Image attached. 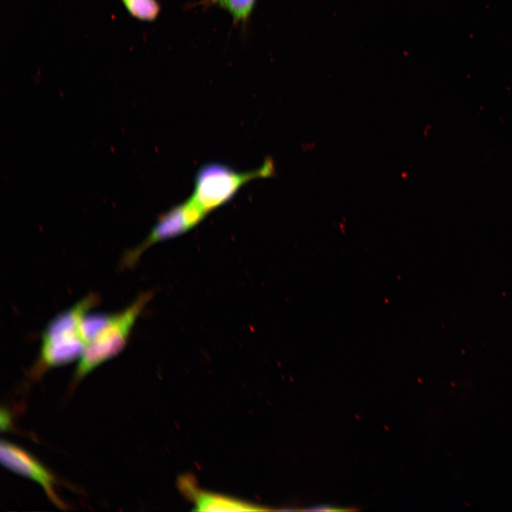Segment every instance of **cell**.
Here are the masks:
<instances>
[{
  "instance_id": "1",
  "label": "cell",
  "mask_w": 512,
  "mask_h": 512,
  "mask_svg": "<svg viewBox=\"0 0 512 512\" xmlns=\"http://www.w3.org/2000/svg\"><path fill=\"white\" fill-rule=\"evenodd\" d=\"M100 301L98 294L90 293L48 324L41 336L39 368L62 366L81 357L87 346L82 321Z\"/></svg>"
},
{
  "instance_id": "2",
  "label": "cell",
  "mask_w": 512,
  "mask_h": 512,
  "mask_svg": "<svg viewBox=\"0 0 512 512\" xmlns=\"http://www.w3.org/2000/svg\"><path fill=\"white\" fill-rule=\"evenodd\" d=\"M152 296L149 292L142 293L124 310L109 314L102 327L87 342L79 358L75 379L83 378L124 348L137 319Z\"/></svg>"
},
{
  "instance_id": "3",
  "label": "cell",
  "mask_w": 512,
  "mask_h": 512,
  "mask_svg": "<svg viewBox=\"0 0 512 512\" xmlns=\"http://www.w3.org/2000/svg\"><path fill=\"white\" fill-rule=\"evenodd\" d=\"M274 171L270 159L265 160L259 169L247 172H238L226 165L210 163L197 172L191 197L208 213L231 200L246 183L257 178L272 176Z\"/></svg>"
},
{
  "instance_id": "4",
  "label": "cell",
  "mask_w": 512,
  "mask_h": 512,
  "mask_svg": "<svg viewBox=\"0 0 512 512\" xmlns=\"http://www.w3.org/2000/svg\"><path fill=\"white\" fill-rule=\"evenodd\" d=\"M207 212L191 196L161 215L148 236L137 246L122 256L119 267H133L142 254L152 245L177 237L198 224Z\"/></svg>"
},
{
  "instance_id": "5",
  "label": "cell",
  "mask_w": 512,
  "mask_h": 512,
  "mask_svg": "<svg viewBox=\"0 0 512 512\" xmlns=\"http://www.w3.org/2000/svg\"><path fill=\"white\" fill-rule=\"evenodd\" d=\"M0 459L2 464L11 471L39 484L55 505L64 506L55 491V478L29 453L11 442L2 440L0 444Z\"/></svg>"
},
{
  "instance_id": "6",
  "label": "cell",
  "mask_w": 512,
  "mask_h": 512,
  "mask_svg": "<svg viewBox=\"0 0 512 512\" xmlns=\"http://www.w3.org/2000/svg\"><path fill=\"white\" fill-rule=\"evenodd\" d=\"M178 487L183 495L192 501L195 511H265L272 508L258 506L228 496L203 491L198 488L189 475L178 479Z\"/></svg>"
},
{
  "instance_id": "7",
  "label": "cell",
  "mask_w": 512,
  "mask_h": 512,
  "mask_svg": "<svg viewBox=\"0 0 512 512\" xmlns=\"http://www.w3.org/2000/svg\"><path fill=\"white\" fill-rule=\"evenodd\" d=\"M132 17L139 21H155L161 11L158 0H120Z\"/></svg>"
},
{
  "instance_id": "8",
  "label": "cell",
  "mask_w": 512,
  "mask_h": 512,
  "mask_svg": "<svg viewBox=\"0 0 512 512\" xmlns=\"http://www.w3.org/2000/svg\"><path fill=\"white\" fill-rule=\"evenodd\" d=\"M228 11L235 22H245L250 17L257 0H207Z\"/></svg>"
},
{
  "instance_id": "9",
  "label": "cell",
  "mask_w": 512,
  "mask_h": 512,
  "mask_svg": "<svg viewBox=\"0 0 512 512\" xmlns=\"http://www.w3.org/2000/svg\"><path fill=\"white\" fill-rule=\"evenodd\" d=\"M11 424V416L9 412L5 409L1 410V428L2 430H6Z\"/></svg>"
},
{
  "instance_id": "10",
  "label": "cell",
  "mask_w": 512,
  "mask_h": 512,
  "mask_svg": "<svg viewBox=\"0 0 512 512\" xmlns=\"http://www.w3.org/2000/svg\"><path fill=\"white\" fill-rule=\"evenodd\" d=\"M305 510L311 511H341L342 509L336 508L334 506H329V505H318V506H311L309 508H306Z\"/></svg>"
}]
</instances>
